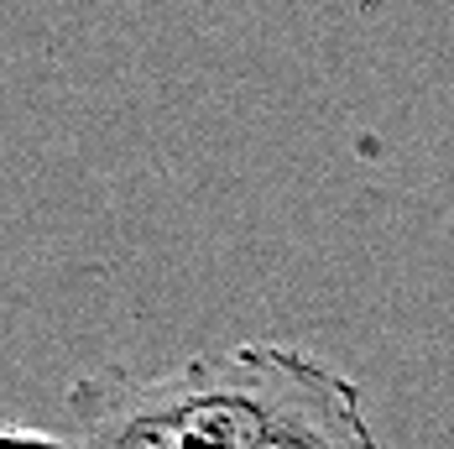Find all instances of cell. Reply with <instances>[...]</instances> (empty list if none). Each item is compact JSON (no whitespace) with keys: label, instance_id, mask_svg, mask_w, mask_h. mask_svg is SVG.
Masks as SVG:
<instances>
[{"label":"cell","instance_id":"1","mask_svg":"<svg viewBox=\"0 0 454 449\" xmlns=\"http://www.w3.org/2000/svg\"><path fill=\"white\" fill-rule=\"evenodd\" d=\"M63 413L74 449H387L356 376L277 340L162 371L99 366L68 382Z\"/></svg>","mask_w":454,"mask_h":449},{"label":"cell","instance_id":"2","mask_svg":"<svg viewBox=\"0 0 454 449\" xmlns=\"http://www.w3.org/2000/svg\"><path fill=\"white\" fill-rule=\"evenodd\" d=\"M0 449H74V439L32 423H0Z\"/></svg>","mask_w":454,"mask_h":449}]
</instances>
